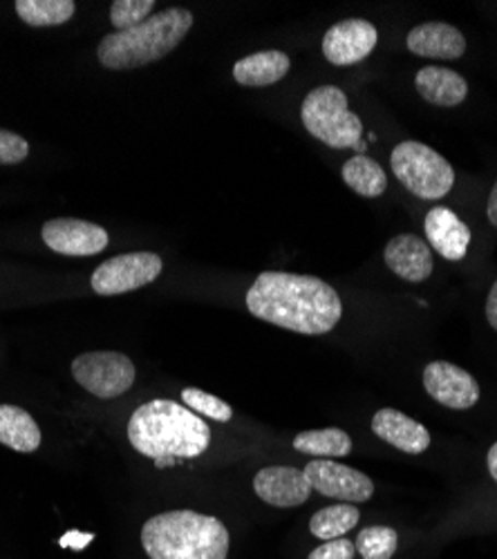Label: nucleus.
<instances>
[{"mask_svg": "<svg viewBox=\"0 0 497 559\" xmlns=\"http://www.w3.org/2000/svg\"><path fill=\"white\" fill-rule=\"evenodd\" d=\"M153 8L155 0H115L110 5V21L117 27V32H123L130 27H138L146 19H151Z\"/></svg>", "mask_w": 497, "mask_h": 559, "instance_id": "27", "label": "nucleus"}, {"mask_svg": "<svg viewBox=\"0 0 497 559\" xmlns=\"http://www.w3.org/2000/svg\"><path fill=\"white\" fill-rule=\"evenodd\" d=\"M394 177L422 200H441L455 183V170L437 151L419 142H403L390 155Z\"/></svg>", "mask_w": 497, "mask_h": 559, "instance_id": "6", "label": "nucleus"}, {"mask_svg": "<svg viewBox=\"0 0 497 559\" xmlns=\"http://www.w3.org/2000/svg\"><path fill=\"white\" fill-rule=\"evenodd\" d=\"M305 130L330 148H356L364 142V123L350 110L345 92L336 85L311 90L300 106Z\"/></svg>", "mask_w": 497, "mask_h": 559, "instance_id": "5", "label": "nucleus"}, {"mask_svg": "<svg viewBox=\"0 0 497 559\" xmlns=\"http://www.w3.org/2000/svg\"><path fill=\"white\" fill-rule=\"evenodd\" d=\"M379 32L364 19H347L332 25L323 36V55L332 66H354L372 55Z\"/></svg>", "mask_w": 497, "mask_h": 559, "instance_id": "12", "label": "nucleus"}, {"mask_svg": "<svg viewBox=\"0 0 497 559\" xmlns=\"http://www.w3.org/2000/svg\"><path fill=\"white\" fill-rule=\"evenodd\" d=\"M289 68H292V61L285 52L267 50V52H256L240 59L234 66V79L245 87H264L285 79Z\"/></svg>", "mask_w": 497, "mask_h": 559, "instance_id": "19", "label": "nucleus"}, {"mask_svg": "<svg viewBox=\"0 0 497 559\" xmlns=\"http://www.w3.org/2000/svg\"><path fill=\"white\" fill-rule=\"evenodd\" d=\"M0 443L29 454L40 445V430L29 412L19 405H0Z\"/></svg>", "mask_w": 497, "mask_h": 559, "instance_id": "20", "label": "nucleus"}, {"mask_svg": "<svg viewBox=\"0 0 497 559\" xmlns=\"http://www.w3.org/2000/svg\"><path fill=\"white\" fill-rule=\"evenodd\" d=\"M128 441L153 461H182L204 454L211 443V430L193 409L155 399L132 412Z\"/></svg>", "mask_w": 497, "mask_h": 559, "instance_id": "2", "label": "nucleus"}, {"mask_svg": "<svg viewBox=\"0 0 497 559\" xmlns=\"http://www.w3.org/2000/svg\"><path fill=\"white\" fill-rule=\"evenodd\" d=\"M383 260L388 269L405 280V283H424L435 266L433 251L422 238L413 236V233H403V236L392 238L386 245Z\"/></svg>", "mask_w": 497, "mask_h": 559, "instance_id": "14", "label": "nucleus"}, {"mask_svg": "<svg viewBox=\"0 0 497 559\" xmlns=\"http://www.w3.org/2000/svg\"><path fill=\"white\" fill-rule=\"evenodd\" d=\"M43 242L55 253L70 258H87L97 255L108 247L106 228L74 217H57L43 224Z\"/></svg>", "mask_w": 497, "mask_h": 559, "instance_id": "10", "label": "nucleus"}, {"mask_svg": "<svg viewBox=\"0 0 497 559\" xmlns=\"http://www.w3.org/2000/svg\"><path fill=\"white\" fill-rule=\"evenodd\" d=\"M426 238L446 260H462L471 245V228L450 209L435 206L424 222Z\"/></svg>", "mask_w": 497, "mask_h": 559, "instance_id": "16", "label": "nucleus"}, {"mask_svg": "<svg viewBox=\"0 0 497 559\" xmlns=\"http://www.w3.org/2000/svg\"><path fill=\"white\" fill-rule=\"evenodd\" d=\"M486 320L490 328L497 332V280L493 283L488 298H486Z\"/></svg>", "mask_w": 497, "mask_h": 559, "instance_id": "30", "label": "nucleus"}, {"mask_svg": "<svg viewBox=\"0 0 497 559\" xmlns=\"http://www.w3.org/2000/svg\"><path fill=\"white\" fill-rule=\"evenodd\" d=\"M182 401L196 414L213 418V421H220V424L232 421V416H234V409H232L229 403H224L222 399H217L213 394H206L202 390H196V388L182 390Z\"/></svg>", "mask_w": 497, "mask_h": 559, "instance_id": "26", "label": "nucleus"}, {"mask_svg": "<svg viewBox=\"0 0 497 559\" xmlns=\"http://www.w3.org/2000/svg\"><path fill=\"white\" fill-rule=\"evenodd\" d=\"M372 432L405 454H422L430 445L428 430L399 409L383 407L372 418Z\"/></svg>", "mask_w": 497, "mask_h": 559, "instance_id": "15", "label": "nucleus"}, {"mask_svg": "<svg viewBox=\"0 0 497 559\" xmlns=\"http://www.w3.org/2000/svg\"><path fill=\"white\" fill-rule=\"evenodd\" d=\"M486 463H488V473H490V477L497 481V443L488 450Z\"/></svg>", "mask_w": 497, "mask_h": 559, "instance_id": "33", "label": "nucleus"}, {"mask_svg": "<svg viewBox=\"0 0 497 559\" xmlns=\"http://www.w3.org/2000/svg\"><path fill=\"white\" fill-rule=\"evenodd\" d=\"M486 215H488V222H490L493 226H497V181H495V186H493V191H490V198H488Z\"/></svg>", "mask_w": 497, "mask_h": 559, "instance_id": "32", "label": "nucleus"}, {"mask_svg": "<svg viewBox=\"0 0 497 559\" xmlns=\"http://www.w3.org/2000/svg\"><path fill=\"white\" fill-rule=\"evenodd\" d=\"M358 520H360V512L356 506L336 503L316 512V515L309 520V531L313 537L330 542L350 533L358 524Z\"/></svg>", "mask_w": 497, "mask_h": 559, "instance_id": "24", "label": "nucleus"}, {"mask_svg": "<svg viewBox=\"0 0 497 559\" xmlns=\"http://www.w3.org/2000/svg\"><path fill=\"white\" fill-rule=\"evenodd\" d=\"M95 539V535H81V533H68V535H63L61 537V546L63 548H74V550H81V548H85L90 542Z\"/></svg>", "mask_w": 497, "mask_h": 559, "instance_id": "31", "label": "nucleus"}, {"mask_svg": "<svg viewBox=\"0 0 497 559\" xmlns=\"http://www.w3.org/2000/svg\"><path fill=\"white\" fill-rule=\"evenodd\" d=\"M409 50L426 59L455 61L464 57V34L448 23H422L409 34Z\"/></svg>", "mask_w": 497, "mask_h": 559, "instance_id": "17", "label": "nucleus"}, {"mask_svg": "<svg viewBox=\"0 0 497 559\" xmlns=\"http://www.w3.org/2000/svg\"><path fill=\"white\" fill-rule=\"evenodd\" d=\"M419 97L439 108H455L469 95V83L455 70L426 66L417 72L415 79Z\"/></svg>", "mask_w": 497, "mask_h": 559, "instance_id": "18", "label": "nucleus"}, {"mask_svg": "<svg viewBox=\"0 0 497 559\" xmlns=\"http://www.w3.org/2000/svg\"><path fill=\"white\" fill-rule=\"evenodd\" d=\"M74 381L97 399H117L126 394L138 371L128 356L119 352H87L72 362Z\"/></svg>", "mask_w": 497, "mask_h": 559, "instance_id": "7", "label": "nucleus"}, {"mask_svg": "<svg viewBox=\"0 0 497 559\" xmlns=\"http://www.w3.org/2000/svg\"><path fill=\"white\" fill-rule=\"evenodd\" d=\"M343 181L360 198H379L388 189L386 170L366 155H354L343 164Z\"/></svg>", "mask_w": 497, "mask_h": 559, "instance_id": "21", "label": "nucleus"}, {"mask_svg": "<svg viewBox=\"0 0 497 559\" xmlns=\"http://www.w3.org/2000/svg\"><path fill=\"white\" fill-rule=\"evenodd\" d=\"M191 27L193 14L189 10H164L138 27L104 36L97 48V59L108 70H134L151 66L170 55L185 40Z\"/></svg>", "mask_w": 497, "mask_h": 559, "instance_id": "4", "label": "nucleus"}, {"mask_svg": "<svg viewBox=\"0 0 497 559\" xmlns=\"http://www.w3.org/2000/svg\"><path fill=\"white\" fill-rule=\"evenodd\" d=\"M19 19L29 27H55L74 16L76 5L72 0H16Z\"/></svg>", "mask_w": 497, "mask_h": 559, "instance_id": "23", "label": "nucleus"}, {"mask_svg": "<svg viewBox=\"0 0 497 559\" xmlns=\"http://www.w3.org/2000/svg\"><path fill=\"white\" fill-rule=\"evenodd\" d=\"M247 309L269 324L305 336L330 334L343 316L339 294L321 277L283 271L256 277L247 292Z\"/></svg>", "mask_w": 497, "mask_h": 559, "instance_id": "1", "label": "nucleus"}, {"mask_svg": "<svg viewBox=\"0 0 497 559\" xmlns=\"http://www.w3.org/2000/svg\"><path fill=\"white\" fill-rule=\"evenodd\" d=\"M305 477L311 490L343 503H364L375 495V484L368 475L332 459H313L305 465Z\"/></svg>", "mask_w": 497, "mask_h": 559, "instance_id": "9", "label": "nucleus"}, {"mask_svg": "<svg viewBox=\"0 0 497 559\" xmlns=\"http://www.w3.org/2000/svg\"><path fill=\"white\" fill-rule=\"evenodd\" d=\"M294 450L303 454H313L319 459H341L352 452V437L339 428L326 430H307L296 435Z\"/></svg>", "mask_w": 497, "mask_h": 559, "instance_id": "22", "label": "nucleus"}, {"mask_svg": "<svg viewBox=\"0 0 497 559\" xmlns=\"http://www.w3.org/2000/svg\"><path fill=\"white\" fill-rule=\"evenodd\" d=\"M426 392L443 407L471 409L480 401V385L460 365L435 360L424 369Z\"/></svg>", "mask_w": 497, "mask_h": 559, "instance_id": "11", "label": "nucleus"}, {"mask_svg": "<svg viewBox=\"0 0 497 559\" xmlns=\"http://www.w3.org/2000/svg\"><path fill=\"white\" fill-rule=\"evenodd\" d=\"M164 262L157 253L140 251V253H123L106 260L93 273V292L99 296H121L134 289H142L162 275Z\"/></svg>", "mask_w": 497, "mask_h": 559, "instance_id": "8", "label": "nucleus"}, {"mask_svg": "<svg viewBox=\"0 0 497 559\" xmlns=\"http://www.w3.org/2000/svg\"><path fill=\"white\" fill-rule=\"evenodd\" d=\"M29 155L27 139H23L16 132L0 128V166L21 164Z\"/></svg>", "mask_w": 497, "mask_h": 559, "instance_id": "28", "label": "nucleus"}, {"mask_svg": "<svg viewBox=\"0 0 497 559\" xmlns=\"http://www.w3.org/2000/svg\"><path fill=\"white\" fill-rule=\"evenodd\" d=\"M354 555H356L354 542L339 537L321 544L319 548H313L307 559H354Z\"/></svg>", "mask_w": 497, "mask_h": 559, "instance_id": "29", "label": "nucleus"}, {"mask_svg": "<svg viewBox=\"0 0 497 559\" xmlns=\"http://www.w3.org/2000/svg\"><path fill=\"white\" fill-rule=\"evenodd\" d=\"M399 535L390 526H370L356 535V552L364 559H392L397 552Z\"/></svg>", "mask_w": 497, "mask_h": 559, "instance_id": "25", "label": "nucleus"}, {"mask_svg": "<svg viewBox=\"0 0 497 559\" xmlns=\"http://www.w3.org/2000/svg\"><path fill=\"white\" fill-rule=\"evenodd\" d=\"M229 544L227 526L196 510L159 512L142 526L151 559H227Z\"/></svg>", "mask_w": 497, "mask_h": 559, "instance_id": "3", "label": "nucleus"}, {"mask_svg": "<svg viewBox=\"0 0 497 559\" xmlns=\"http://www.w3.org/2000/svg\"><path fill=\"white\" fill-rule=\"evenodd\" d=\"M253 490L264 503L276 508L303 506L311 495L305 471H298L294 465H269V468H262L253 477Z\"/></svg>", "mask_w": 497, "mask_h": 559, "instance_id": "13", "label": "nucleus"}]
</instances>
